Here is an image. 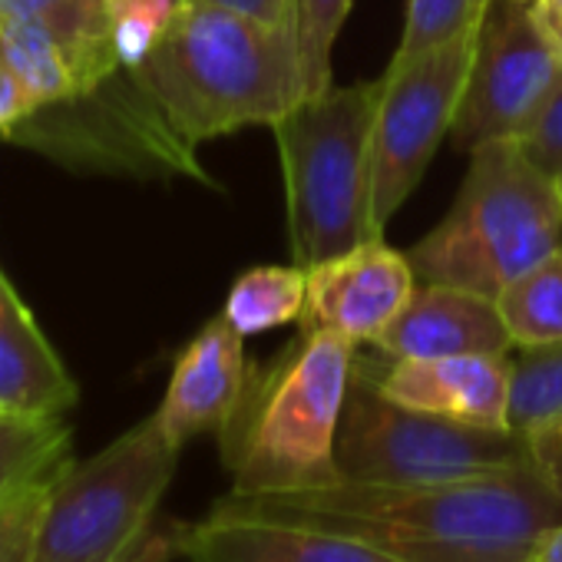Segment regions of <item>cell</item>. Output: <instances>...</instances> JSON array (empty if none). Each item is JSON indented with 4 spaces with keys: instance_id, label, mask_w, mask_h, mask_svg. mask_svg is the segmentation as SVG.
<instances>
[{
    "instance_id": "obj_10",
    "label": "cell",
    "mask_w": 562,
    "mask_h": 562,
    "mask_svg": "<svg viewBox=\"0 0 562 562\" xmlns=\"http://www.w3.org/2000/svg\"><path fill=\"white\" fill-rule=\"evenodd\" d=\"M417 289L407 251L381 235L308 268V295L299 331H331L351 345H374Z\"/></svg>"
},
{
    "instance_id": "obj_12",
    "label": "cell",
    "mask_w": 562,
    "mask_h": 562,
    "mask_svg": "<svg viewBox=\"0 0 562 562\" xmlns=\"http://www.w3.org/2000/svg\"><path fill=\"white\" fill-rule=\"evenodd\" d=\"M182 555L189 562H397L358 536L245 513L222 499L199 522H182Z\"/></svg>"
},
{
    "instance_id": "obj_28",
    "label": "cell",
    "mask_w": 562,
    "mask_h": 562,
    "mask_svg": "<svg viewBox=\"0 0 562 562\" xmlns=\"http://www.w3.org/2000/svg\"><path fill=\"white\" fill-rule=\"evenodd\" d=\"M529 450H532V463L539 467V473L549 480V486L562 499V417L552 420L549 427H542L539 434H532Z\"/></svg>"
},
{
    "instance_id": "obj_19",
    "label": "cell",
    "mask_w": 562,
    "mask_h": 562,
    "mask_svg": "<svg viewBox=\"0 0 562 562\" xmlns=\"http://www.w3.org/2000/svg\"><path fill=\"white\" fill-rule=\"evenodd\" d=\"M496 308L506 322L513 348L562 345V248L506 285Z\"/></svg>"
},
{
    "instance_id": "obj_23",
    "label": "cell",
    "mask_w": 562,
    "mask_h": 562,
    "mask_svg": "<svg viewBox=\"0 0 562 562\" xmlns=\"http://www.w3.org/2000/svg\"><path fill=\"white\" fill-rule=\"evenodd\" d=\"M348 11L351 0H295V41L305 100L322 97L325 90L335 87L331 54Z\"/></svg>"
},
{
    "instance_id": "obj_30",
    "label": "cell",
    "mask_w": 562,
    "mask_h": 562,
    "mask_svg": "<svg viewBox=\"0 0 562 562\" xmlns=\"http://www.w3.org/2000/svg\"><path fill=\"white\" fill-rule=\"evenodd\" d=\"M172 555H182V522L153 526V532L143 539V546L123 562H169Z\"/></svg>"
},
{
    "instance_id": "obj_13",
    "label": "cell",
    "mask_w": 562,
    "mask_h": 562,
    "mask_svg": "<svg viewBox=\"0 0 562 562\" xmlns=\"http://www.w3.org/2000/svg\"><path fill=\"white\" fill-rule=\"evenodd\" d=\"M248 378L251 364L245 355V338L225 315H218L176 358L166 397L153 417L179 450L202 434L218 437L235 417Z\"/></svg>"
},
{
    "instance_id": "obj_20",
    "label": "cell",
    "mask_w": 562,
    "mask_h": 562,
    "mask_svg": "<svg viewBox=\"0 0 562 562\" xmlns=\"http://www.w3.org/2000/svg\"><path fill=\"white\" fill-rule=\"evenodd\" d=\"M562 417V345L522 348L509 358V430L532 437Z\"/></svg>"
},
{
    "instance_id": "obj_9",
    "label": "cell",
    "mask_w": 562,
    "mask_h": 562,
    "mask_svg": "<svg viewBox=\"0 0 562 562\" xmlns=\"http://www.w3.org/2000/svg\"><path fill=\"white\" fill-rule=\"evenodd\" d=\"M562 80V54L542 37L529 0H490L476 21L473 60L453 116V143L519 139Z\"/></svg>"
},
{
    "instance_id": "obj_3",
    "label": "cell",
    "mask_w": 562,
    "mask_h": 562,
    "mask_svg": "<svg viewBox=\"0 0 562 562\" xmlns=\"http://www.w3.org/2000/svg\"><path fill=\"white\" fill-rule=\"evenodd\" d=\"M358 345L312 331L268 368H251L235 417L218 434L235 496L295 493L341 480L335 440Z\"/></svg>"
},
{
    "instance_id": "obj_14",
    "label": "cell",
    "mask_w": 562,
    "mask_h": 562,
    "mask_svg": "<svg viewBox=\"0 0 562 562\" xmlns=\"http://www.w3.org/2000/svg\"><path fill=\"white\" fill-rule=\"evenodd\" d=\"M374 351L404 358H453V355H509L513 338L493 299L453 289L420 285L397 318L378 335Z\"/></svg>"
},
{
    "instance_id": "obj_1",
    "label": "cell",
    "mask_w": 562,
    "mask_h": 562,
    "mask_svg": "<svg viewBox=\"0 0 562 562\" xmlns=\"http://www.w3.org/2000/svg\"><path fill=\"white\" fill-rule=\"evenodd\" d=\"M222 503L315 529L358 536L397 562H522L542 532L562 522V499L536 463L447 480L361 483L235 496Z\"/></svg>"
},
{
    "instance_id": "obj_11",
    "label": "cell",
    "mask_w": 562,
    "mask_h": 562,
    "mask_svg": "<svg viewBox=\"0 0 562 562\" xmlns=\"http://www.w3.org/2000/svg\"><path fill=\"white\" fill-rule=\"evenodd\" d=\"M378 387L414 411L450 417L473 427L509 430V355L404 358L358 351Z\"/></svg>"
},
{
    "instance_id": "obj_21",
    "label": "cell",
    "mask_w": 562,
    "mask_h": 562,
    "mask_svg": "<svg viewBox=\"0 0 562 562\" xmlns=\"http://www.w3.org/2000/svg\"><path fill=\"white\" fill-rule=\"evenodd\" d=\"M74 453V430L64 417L0 411V496L41 467Z\"/></svg>"
},
{
    "instance_id": "obj_15",
    "label": "cell",
    "mask_w": 562,
    "mask_h": 562,
    "mask_svg": "<svg viewBox=\"0 0 562 562\" xmlns=\"http://www.w3.org/2000/svg\"><path fill=\"white\" fill-rule=\"evenodd\" d=\"M80 391L0 268V411L64 417Z\"/></svg>"
},
{
    "instance_id": "obj_24",
    "label": "cell",
    "mask_w": 562,
    "mask_h": 562,
    "mask_svg": "<svg viewBox=\"0 0 562 562\" xmlns=\"http://www.w3.org/2000/svg\"><path fill=\"white\" fill-rule=\"evenodd\" d=\"M179 4L182 0H113V44L123 70L139 67L156 50Z\"/></svg>"
},
{
    "instance_id": "obj_18",
    "label": "cell",
    "mask_w": 562,
    "mask_h": 562,
    "mask_svg": "<svg viewBox=\"0 0 562 562\" xmlns=\"http://www.w3.org/2000/svg\"><path fill=\"white\" fill-rule=\"evenodd\" d=\"M0 64H4L31 93L37 110L80 100L74 70L57 41L34 21L18 14H0Z\"/></svg>"
},
{
    "instance_id": "obj_32",
    "label": "cell",
    "mask_w": 562,
    "mask_h": 562,
    "mask_svg": "<svg viewBox=\"0 0 562 562\" xmlns=\"http://www.w3.org/2000/svg\"><path fill=\"white\" fill-rule=\"evenodd\" d=\"M532 562H562V522L539 536V542L529 552Z\"/></svg>"
},
{
    "instance_id": "obj_35",
    "label": "cell",
    "mask_w": 562,
    "mask_h": 562,
    "mask_svg": "<svg viewBox=\"0 0 562 562\" xmlns=\"http://www.w3.org/2000/svg\"><path fill=\"white\" fill-rule=\"evenodd\" d=\"M0 47H4V41H0Z\"/></svg>"
},
{
    "instance_id": "obj_29",
    "label": "cell",
    "mask_w": 562,
    "mask_h": 562,
    "mask_svg": "<svg viewBox=\"0 0 562 562\" xmlns=\"http://www.w3.org/2000/svg\"><path fill=\"white\" fill-rule=\"evenodd\" d=\"M225 11L245 14L271 27H295V0H209Z\"/></svg>"
},
{
    "instance_id": "obj_5",
    "label": "cell",
    "mask_w": 562,
    "mask_h": 562,
    "mask_svg": "<svg viewBox=\"0 0 562 562\" xmlns=\"http://www.w3.org/2000/svg\"><path fill=\"white\" fill-rule=\"evenodd\" d=\"M378 83L331 87L274 126L289 182L295 265L312 268L374 238L371 176Z\"/></svg>"
},
{
    "instance_id": "obj_36",
    "label": "cell",
    "mask_w": 562,
    "mask_h": 562,
    "mask_svg": "<svg viewBox=\"0 0 562 562\" xmlns=\"http://www.w3.org/2000/svg\"><path fill=\"white\" fill-rule=\"evenodd\" d=\"M559 182H562V176H559Z\"/></svg>"
},
{
    "instance_id": "obj_33",
    "label": "cell",
    "mask_w": 562,
    "mask_h": 562,
    "mask_svg": "<svg viewBox=\"0 0 562 562\" xmlns=\"http://www.w3.org/2000/svg\"><path fill=\"white\" fill-rule=\"evenodd\" d=\"M486 4H490V0H473V14H476V21H480V14H483Z\"/></svg>"
},
{
    "instance_id": "obj_26",
    "label": "cell",
    "mask_w": 562,
    "mask_h": 562,
    "mask_svg": "<svg viewBox=\"0 0 562 562\" xmlns=\"http://www.w3.org/2000/svg\"><path fill=\"white\" fill-rule=\"evenodd\" d=\"M522 149L532 156L536 166H542L549 176H562V80L552 90V97L542 103L529 130L519 136Z\"/></svg>"
},
{
    "instance_id": "obj_6",
    "label": "cell",
    "mask_w": 562,
    "mask_h": 562,
    "mask_svg": "<svg viewBox=\"0 0 562 562\" xmlns=\"http://www.w3.org/2000/svg\"><path fill=\"white\" fill-rule=\"evenodd\" d=\"M179 447L156 417L139 420L90 460H74L57 480L34 562H123L156 526V509L176 476Z\"/></svg>"
},
{
    "instance_id": "obj_31",
    "label": "cell",
    "mask_w": 562,
    "mask_h": 562,
    "mask_svg": "<svg viewBox=\"0 0 562 562\" xmlns=\"http://www.w3.org/2000/svg\"><path fill=\"white\" fill-rule=\"evenodd\" d=\"M532 18L542 37L562 54V0H532Z\"/></svg>"
},
{
    "instance_id": "obj_27",
    "label": "cell",
    "mask_w": 562,
    "mask_h": 562,
    "mask_svg": "<svg viewBox=\"0 0 562 562\" xmlns=\"http://www.w3.org/2000/svg\"><path fill=\"white\" fill-rule=\"evenodd\" d=\"M41 110L34 106V100H31V93L24 90V83L0 64V139H8V136H14V130L24 123V120H31V116H37Z\"/></svg>"
},
{
    "instance_id": "obj_7",
    "label": "cell",
    "mask_w": 562,
    "mask_h": 562,
    "mask_svg": "<svg viewBox=\"0 0 562 562\" xmlns=\"http://www.w3.org/2000/svg\"><path fill=\"white\" fill-rule=\"evenodd\" d=\"M338 470L361 483H447L532 463L516 430L473 427L391 401L355 355L335 440Z\"/></svg>"
},
{
    "instance_id": "obj_4",
    "label": "cell",
    "mask_w": 562,
    "mask_h": 562,
    "mask_svg": "<svg viewBox=\"0 0 562 562\" xmlns=\"http://www.w3.org/2000/svg\"><path fill=\"white\" fill-rule=\"evenodd\" d=\"M562 248V182L519 139L470 153L463 186L437 228L411 251L417 281L499 299L506 285Z\"/></svg>"
},
{
    "instance_id": "obj_16",
    "label": "cell",
    "mask_w": 562,
    "mask_h": 562,
    "mask_svg": "<svg viewBox=\"0 0 562 562\" xmlns=\"http://www.w3.org/2000/svg\"><path fill=\"white\" fill-rule=\"evenodd\" d=\"M0 14L27 18L57 41L80 100L93 97L123 70L113 44V0H0Z\"/></svg>"
},
{
    "instance_id": "obj_2",
    "label": "cell",
    "mask_w": 562,
    "mask_h": 562,
    "mask_svg": "<svg viewBox=\"0 0 562 562\" xmlns=\"http://www.w3.org/2000/svg\"><path fill=\"white\" fill-rule=\"evenodd\" d=\"M123 74L176 159L245 126L274 130L305 100L295 27H271L209 0H182L156 50Z\"/></svg>"
},
{
    "instance_id": "obj_8",
    "label": "cell",
    "mask_w": 562,
    "mask_h": 562,
    "mask_svg": "<svg viewBox=\"0 0 562 562\" xmlns=\"http://www.w3.org/2000/svg\"><path fill=\"white\" fill-rule=\"evenodd\" d=\"M476 27L407 60H391L378 80L374 116V176L371 225L381 235L391 215L424 179L440 139L453 130V116L467 87Z\"/></svg>"
},
{
    "instance_id": "obj_34",
    "label": "cell",
    "mask_w": 562,
    "mask_h": 562,
    "mask_svg": "<svg viewBox=\"0 0 562 562\" xmlns=\"http://www.w3.org/2000/svg\"><path fill=\"white\" fill-rule=\"evenodd\" d=\"M522 562H532V559H522Z\"/></svg>"
},
{
    "instance_id": "obj_17",
    "label": "cell",
    "mask_w": 562,
    "mask_h": 562,
    "mask_svg": "<svg viewBox=\"0 0 562 562\" xmlns=\"http://www.w3.org/2000/svg\"><path fill=\"white\" fill-rule=\"evenodd\" d=\"M308 295V268L302 265H258L235 278L222 315L241 335H265L299 325Z\"/></svg>"
},
{
    "instance_id": "obj_25",
    "label": "cell",
    "mask_w": 562,
    "mask_h": 562,
    "mask_svg": "<svg viewBox=\"0 0 562 562\" xmlns=\"http://www.w3.org/2000/svg\"><path fill=\"white\" fill-rule=\"evenodd\" d=\"M473 27H476L473 0H411L394 60H407L424 50H434Z\"/></svg>"
},
{
    "instance_id": "obj_22",
    "label": "cell",
    "mask_w": 562,
    "mask_h": 562,
    "mask_svg": "<svg viewBox=\"0 0 562 562\" xmlns=\"http://www.w3.org/2000/svg\"><path fill=\"white\" fill-rule=\"evenodd\" d=\"M70 463L74 453L41 467L37 473H31L27 480H21L14 490L0 496V562H34L50 493Z\"/></svg>"
},
{
    "instance_id": "obj_37",
    "label": "cell",
    "mask_w": 562,
    "mask_h": 562,
    "mask_svg": "<svg viewBox=\"0 0 562 562\" xmlns=\"http://www.w3.org/2000/svg\"><path fill=\"white\" fill-rule=\"evenodd\" d=\"M529 4H532V0H529Z\"/></svg>"
}]
</instances>
